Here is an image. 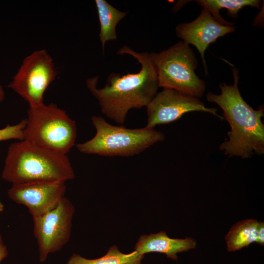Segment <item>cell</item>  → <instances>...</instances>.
<instances>
[{"label":"cell","mask_w":264,"mask_h":264,"mask_svg":"<svg viewBox=\"0 0 264 264\" xmlns=\"http://www.w3.org/2000/svg\"><path fill=\"white\" fill-rule=\"evenodd\" d=\"M26 122L25 119L15 125L8 124L5 128L0 129V141L13 139L24 140L23 131Z\"/></svg>","instance_id":"17"},{"label":"cell","mask_w":264,"mask_h":264,"mask_svg":"<svg viewBox=\"0 0 264 264\" xmlns=\"http://www.w3.org/2000/svg\"><path fill=\"white\" fill-rule=\"evenodd\" d=\"M196 2L203 8L208 10L214 19L218 22L225 25L233 26L235 23L224 20L220 14L222 8L227 10L228 15L236 18L240 9L246 6L259 9L261 1L259 0H198Z\"/></svg>","instance_id":"15"},{"label":"cell","mask_w":264,"mask_h":264,"mask_svg":"<svg viewBox=\"0 0 264 264\" xmlns=\"http://www.w3.org/2000/svg\"><path fill=\"white\" fill-rule=\"evenodd\" d=\"M117 54H127L135 58L141 67L137 73L121 75L112 73L104 87L98 88L99 76L88 79L86 85L97 100L101 112L107 117L123 124L129 110L147 107L157 93V73L150 53H139L124 45Z\"/></svg>","instance_id":"1"},{"label":"cell","mask_w":264,"mask_h":264,"mask_svg":"<svg viewBox=\"0 0 264 264\" xmlns=\"http://www.w3.org/2000/svg\"><path fill=\"white\" fill-rule=\"evenodd\" d=\"M256 242L258 243L261 245L263 246L264 245V222H259L257 236L256 240Z\"/></svg>","instance_id":"18"},{"label":"cell","mask_w":264,"mask_h":264,"mask_svg":"<svg viewBox=\"0 0 264 264\" xmlns=\"http://www.w3.org/2000/svg\"><path fill=\"white\" fill-rule=\"evenodd\" d=\"M74 212L72 203L65 197L51 210L32 218L33 233L38 245L40 262H45L50 254L61 250L68 242Z\"/></svg>","instance_id":"8"},{"label":"cell","mask_w":264,"mask_h":264,"mask_svg":"<svg viewBox=\"0 0 264 264\" xmlns=\"http://www.w3.org/2000/svg\"><path fill=\"white\" fill-rule=\"evenodd\" d=\"M144 257L135 250L128 254L123 253L117 246L113 245L104 256L95 259H88L74 253L65 264H141Z\"/></svg>","instance_id":"16"},{"label":"cell","mask_w":264,"mask_h":264,"mask_svg":"<svg viewBox=\"0 0 264 264\" xmlns=\"http://www.w3.org/2000/svg\"><path fill=\"white\" fill-rule=\"evenodd\" d=\"M75 174L67 155L58 154L25 140L8 147L2 178L13 184L64 181Z\"/></svg>","instance_id":"3"},{"label":"cell","mask_w":264,"mask_h":264,"mask_svg":"<svg viewBox=\"0 0 264 264\" xmlns=\"http://www.w3.org/2000/svg\"><path fill=\"white\" fill-rule=\"evenodd\" d=\"M4 98V92L2 87L0 84V103L2 102Z\"/></svg>","instance_id":"20"},{"label":"cell","mask_w":264,"mask_h":264,"mask_svg":"<svg viewBox=\"0 0 264 264\" xmlns=\"http://www.w3.org/2000/svg\"><path fill=\"white\" fill-rule=\"evenodd\" d=\"M234 83H220V94L209 92L207 100L217 104L223 110V117L229 123L231 130L227 132L228 139L219 149L228 157L249 158L254 154H264V115L263 105L254 110L242 98L238 88L239 69L233 67Z\"/></svg>","instance_id":"2"},{"label":"cell","mask_w":264,"mask_h":264,"mask_svg":"<svg viewBox=\"0 0 264 264\" xmlns=\"http://www.w3.org/2000/svg\"><path fill=\"white\" fill-rule=\"evenodd\" d=\"M146 108V126L151 128L176 121L191 111L208 112L224 119L217 113L216 108H207L199 98L171 89H164L157 93Z\"/></svg>","instance_id":"9"},{"label":"cell","mask_w":264,"mask_h":264,"mask_svg":"<svg viewBox=\"0 0 264 264\" xmlns=\"http://www.w3.org/2000/svg\"><path fill=\"white\" fill-rule=\"evenodd\" d=\"M57 75L47 51L36 50L24 59L8 87L26 100L29 107H37L44 104V93Z\"/></svg>","instance_id":"7"},{"label":"cell","mask_w":264,"mask_h":264,"mask_svg":"<svg viewBox=\"0 0 264 264\" xmlns=\"http://www.w3.org/2000/svg\"><path fill=\"white\" fill-rule=\"evenodd\" d=\"M100 22L99 39L104 52L107 42L117 39L116 27L127 12L120 11L105 0H95Z\"/></svg>","instance_id":"13"},{"label":"cell","mask_w":264,"mask_h":264,"mask_svg":"<svg viewBox=\"0 0 264 264\" xmlns=\"http://www.w3.org/2000/svg\"><path fill=\"white\" fill-rule=\"evenodd\" d=\"M159 87L174 89L198 98L206 90L205 82L196 74L197 57L189 44L179 41L160 52L150 53Z\"/></svg>","instance_id":"6"},{"label":"cell","mask_w":264,"mask_h":264,"mask_svg":"<svg viewBox=\"0 0 264 264\" xmlns=\"http://www.w3.org/2000/svg\"><path fill=\"white\" fill-rule=\"evenodd\" d=\"M8 254L7 247L3 243L2 236L0 234V264L7 256Z\"/></svg>","instance_id":"19"},{"label":"cell","mask_w":264,"mask_h":264,"mask_svg":"<svg viewBox=\"0 0 264 264\" xmlns=\"http://www.w3.org/2000/svg\"><path fill=\"white\" fill-rule=\"evenodd\" d=\"M235 27L225 25L216 21L210 12L202 8L199 16L190 22L177 25L176 28L177 36L184 42L192 44L197 48L202 60L206 75L208 69L205 59V51L217 39L233 32Z\"/></svg>","instance_id":"11"},{"label":"cell","mask_w":264,"mask_h":264,"mask_svg":"<svg viewBox=\"0 0 264 264\" xmlns=\"http://www.w3.org/2000/svg\"><path fill=\"white\" fill-rule=\"evenodd\" d=\"M259 222L247 219L233 225L225 236L228 251H235L256 242Z\"/></svg>","instance_id":"14"},{"label":"cell","mask_w":264,"mask_h":264,"mask_svg":"<svg viewBox=\"0 0 264 264\" xmlns=\"http://www.w3.org/2000/svg\"><path fill=\"white\" fill-rule=\"evenodd\" d=\"M196 244L193 239H172L169 238L165 232L161 231L156 234L141 236L134 249L142 256L147 253L159 252L165 254L168 258L177 260L178 253L194 249Z\"/></svg>","instance_id":"12"},{"label":"cell","mask_w":264,"mask_h":264,"mask_svg":"<svg viewBox=\"0 0 264 264\" xmlns=\"http://www.w3.org/2000/svg\"><path fill=\"white\" fill-rule=\"evenodd\" d=\"M96 130L91 139L76 145L78 151L86 154L105 156L129 157L140 154L155 143L163 141V133L145 127L128 129L111 125L101 116L91 118Z\"/></svg>","instance_id":"4"},{"label":"cell","mask_w":264,"mask_h":264,"mask_svg":"<svg viewBox=\"0 0 264 264\" xmlns=\"http://www.w3.org/2000/svg\"><path fill=\"white\" fill-rule=\"evenodd\" d=\"M24 140L52 152L66 155L75 144V121L54 104L29 107Z\"/></svg>","instance_id":"5"},{"label":"cell","mask_w":264,"mask_h":264,"mask_svg":"<svg viewBox=\"0 0 264 264\" xmlns=\"http://www.w3.org/2000/svg\"><path fill=\"white\" fill-rule=\"evenodd\" d=\"M66 182L37 181L13 184L8 197L26 206L32 218L40 216L56 207L65 197Z\"/></svg>","instance_id":"10"},{"label":"cell","mask_w":264,"mask_h":264,"mask_svg":"<svg viewBox=\"0 0 264 264\" xmlns=\"http://www.w3.org/2000/svg\"><path fill=\"white\" fill-rule=\"evenodd\" d=\"M4 210V205L0 201V213L2 212Z\"/></svg>","instance_id":"21"}]
</instances>
